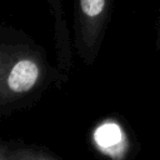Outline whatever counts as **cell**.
I'll return each mask as SVG.
<instances>
[{"mask_svg":"<svg viewBox=\"0 0 160 160\" xmlns=\"http://www.w3.org/2000/svg\"><path fill=\"white\" fill-rule=\"evenodd\" d=\"M114 0H75V24L78 32L92 44L104 31L110 19Z\"/></svg>","mask_w":160,"mask_h":160,"instance_id":"obj_1","label":"cell"},{"mask_svg":"<svg viewBox=\"0 0 160 160\" xmlns=\"http://www.w3.org/2000/svg\"><path fill=\"white\" fill-rule=\"evenodd\" d=\"M40 74L38 64L31 59H20L11 68L8 76V85L15 92L30 90Z\"/></svg>","mask_w":160,"mask_h":160,"instance_id":"obj_2","label":"cell"},{"mask_svg":"<svg viewBox=\"0 0 160 160\" xmlns=\"http://www.w3.org/2000/svg\"><path fill=\"white\" fill-rule=\"evenodd\" d=\"M95 140L101 148H110L121 140V129L112 122L104 124L95 131Z\"/></svg>","mask_w":160,"mask_h":160,"instance_id":"obj_3","label":"cell"}]
</instances>
